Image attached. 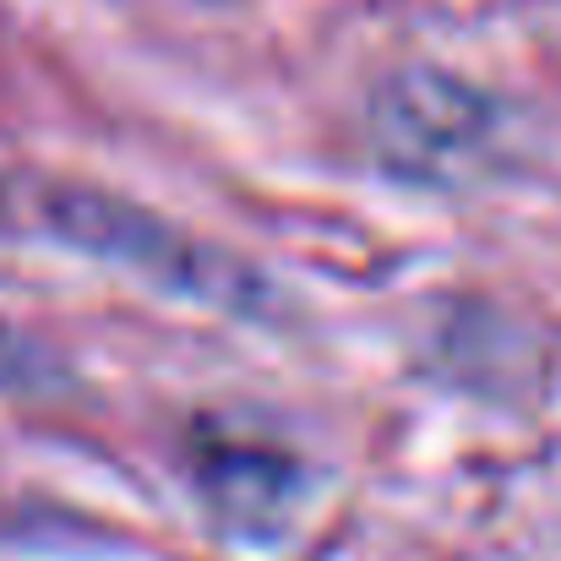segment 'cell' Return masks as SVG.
I'll return each mask as SVG.
<instances>
[{
	"label": "cell",
	"instance_id": "cell-3",
	"mask_svg": "<svg viewBox=\"0 0 561 561\" xmlns=\"http://www.w3.org/2000/svg\"><path fill=\"white\" fill-rule=\"evenodd\" d=\"M196 485H202L207 507H213L229 529L267 540L273 529L289 524L300 474H295V463L278 458V453L240 447V442H213V447H202Z\"/></svg>",
	"mask_w": 561,
	"mask_h": 561
},
{
	"label": "cell",
	"instance_id": "cell-2",
	"mask_svg": "<svg viewBox=\"0 0 561 561\" xmlns=\"http://www.w3.org/2000/svg\"><path fill=\"white\" fill-rule=\"evenodd\" d=\"M366 137L381 170L420 186H463L491 164L502 110L447 66H403L371 93Z\"/></svg>",
	"mask_w": 561,
	"mask_h": 561
},
{
	"label": "cell",
	"instance_id": "cell-4",
	"mask_svg": "<svg viewBox=\"0 0 561 561\" xmlns=\"http://www.w3.org/2000/svg\"><path fill=\"white\" fill-rule=\"evenodd\" d=\"M0 224H5V202H0Z\"/></svg>",
	"mask_w": 561,
	"mask_h": 561
},
{
	"label": "cell",
	"instance_id": "cell-1",
	"mask_svg": "<svg viewBox=\"0 0 561 561\" xmlns=\"http://www.w3.org/2000/svg\"><path fill=\"white\" fill-rule=\"evenodd\" d=\"M44 224L82 256H99L175 300L218 306L234 317H256L267 306V284L256 278V267L234 262L229 251L196 240L181 224H170L126 196L93 186H60L44 196Z\"/></svg>",
	"mask_w": 561,
	"mask_h": 561
}]
</instances>
